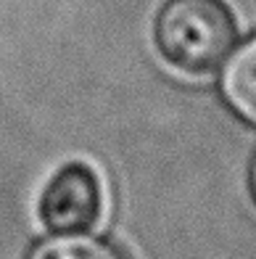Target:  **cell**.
<instances>
[{"label":"cell","mask_w":256,"mask_h":259,"mask_svg":"<svg viewBox=\"0 0 256 259\" xmlns=\"http://www.w3.org/2000/svg\"><path fill=\"white\" fill-rule=\"evenodd\" d=\"M156 48L185 74H206L235 42V16L222 0H167L156 16Z\"/></svg>","instance_id":"6da1fadb"},{"label":"cell","mask_w":256,"mask_h":259,"mask_svg":"<svg viewBox=\"0 0 256 259\" xmlns=\"http://www.w3.org/2000/svg\"><path fill=\"white\" fill-rule=\"evenodd\" d=\"M103 188L92 167L69 161L45 183L37 204L40 222L50 233H85L100 220Z\"/></svg>","instance_id":"7a4b0ae2"},{"label":"cell","mask_w":256,"mask_h":259,"mask_svg":"<svg viewBox=\"0 0 256 259\" xmlns=\"http://www.w3.org/2000/svg\"><path fill=\"white\" fill-rule=\"evenodd\" d=\"M219 93L238 119L256 127V32L225 56Z\"/></svg>","instance_id":"3957f363"},{"label":"cell","mask_w":256,"mask_h":259,"mask_svg":"<svg viewBox=\"0 0 256 259\" xmlns=\"http://www.w3.org/2000/svg\"><path fill=\"white\" fill-rule=\"evenodd\" d=\"M27 259H130L119 246L85 233H53L29 251Z\"/></svg>","instance_id":"277c9868"},{"label":"cell","mask_w":256,"mask_h":259,"mask_svg":"<svg viewBox=\"0 0 256 259\" xmlns=\"http://www.w3.org/2000/svg\"><path fill=\"white\" fill-rule=\"evenodd\" d=\"M251 193H253V201H256V156H253V164H251Z\"/></svg>","instance_id":"5b68a950"}]
</instances>
